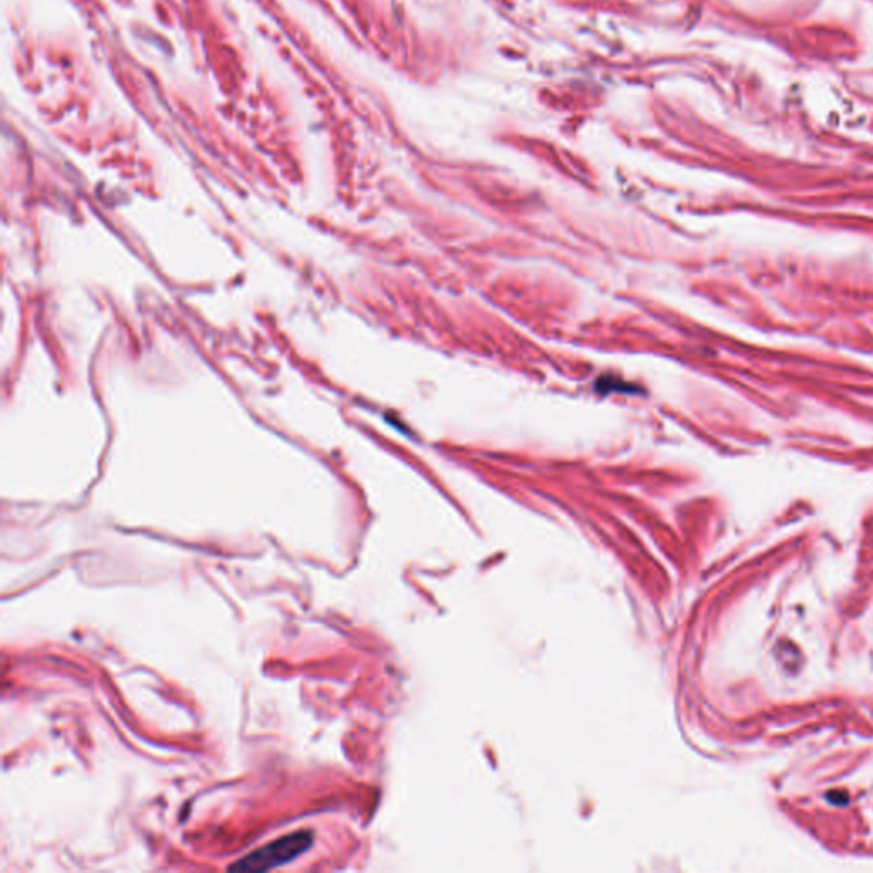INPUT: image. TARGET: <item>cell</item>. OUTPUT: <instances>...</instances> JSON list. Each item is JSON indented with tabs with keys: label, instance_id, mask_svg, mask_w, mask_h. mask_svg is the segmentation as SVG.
<instances>
[{
	"label": "cell",
	"instance_id": "6da1fadb",
	"mask_svg": "<svg viewBox=\"0 0 873 873\" xmlns=\"http://www.w3.org/2000/svg\"><path fill=\"white\" fill-rule=\"evenodd\" d=\"M313 834L309 830H300V833H293L291 836H283L241 858L239 862L232 864L231 870H271V868L280 867V864L292 862L293 858L308 851L313 845Z\"/></svg>",
	"mask_w": 873,
	"mask_h": 873
}]
</instances>
